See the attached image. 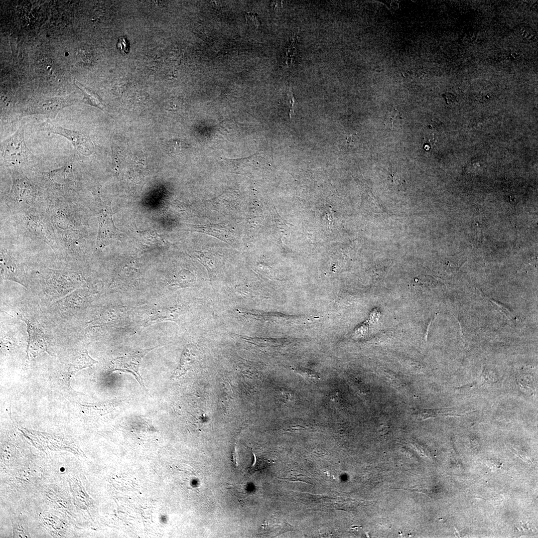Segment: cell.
<instances>
[{
  "instance_id": "9",
  "label": "cell",
  "mask_w": 538,
  "mask_h": 538,
  "mask_svg": "<svg viewBox=\"0 0 538 538\" xmlns=\"http://www.w3.org/2000/svg\"><path fill=\"white\" fill-rule=\"evenodd\" d=\"M21 320L27 325V332L28 334V345L26 352L28 349H45L47 351L45 336L43 332L40 329L38 324L21 315H19Z\"/></svg>"
},
{
  "instance_id": "15",
  "label": "cell",
  "mask_w": 538,
  "mask_h": 538,
  "mask_svg": "<svg viewBox=\"0 0 538 538\" xmlns=\"http://www.w3.org/2000/svg\"><path fill=\"white\" fill-rule=\"evenodd\" d=\"M518 36L525 41H532L537 37L534 30L528 26H520L517 30Z\"/></svg>"
},
{
  "instance_id": "7",
  "label": "cell",
  "mask_w": 538,
  "mask_h": 538,
  "mask_svg": "<svg viewBox=\"0 0 538 538\" xmlns=\"http://www.w3.org/2000/svg\"><path fill=\"white\" fill-rule=\"evenodd\" d=\"M0 273L3 279L10 280L27 287L22 266L15 258L1 251Z\"/></svg>"
},
{
  "instance_id": "4",
  "label": "cell",
  "mask_w": 538,
  "mask_h": 538,
  "mask_svg": "<svg viewBox=\"0 0 538 538\" xmlns=\"http://www.w3.org/2000/svg\"><path fill=\"white\" fill-rule=\"evenodd\" d=\"M157 347L131 351L115 359L112 362L113 371L131 374L143 389L146 388L139 373V368L143 357Z\"/></svg>"
},
{
  "instance_id": "8",
  "label": "cell",
  "mask_w": 538,
  "mask_h": 538,
  "mask_svg": "<svg viewBox=\"0 0 538 538\" xmlns=\"http://www.w3.org/2000/svg\"><path fill=\"white\" fill-rule=\"evenodd\" d=\"M180 312L179 306L150 309L143 316L142 326L144 327L165 321L177 322Z\"/></svg>"
},
{
  "instance_id": "2",
  "label": "cell",
  "mask_w": 538,
  "mask_h": 538,
  "mask_svg": "<svg viewBox=\"0 0 538 538\" xmlns=\"http://www.w3.org/2000/svg\"><path fill=\"white\" fill-rule=\"evenodd\" d=\"M99 191L93 193L99 227L97 246L103 248L112 240L119 239L120 234L113 220L111 205L101 200Z\"/></svg>"
},
{
  "instance_id": "1",
  "label": "cell",
  "mask_w": 538,
  "mask_h": 538,
  "mask_svg": "<svg viewBox=\"0 0 538 538\" xmlns=\"http://www.w3.org/2000/svg\"><path fill=\"white\" fill-rule=\"evenodd\" d=\"M0 155L8 168L20 169L34 166L39 162V159L26 144L23 126L1 142Z\"/></svg>"
},
{
  "instance_id": "3",
  "label": "cell",
  "mask_w": 538,
  "mask_h": 538,
  "mask_svg": "<svg viewBox=\"0 0 538 538\" xmlns=\"http://www.w3.org/2000/svg\"><path fill=\"white\" fill-rule=\"evenodd\" d=\"M39 127L42 131L66 137L72 144L75 152L79 155L88 156L93 152V144L83 133L55 125L49 120L42 123Z\"/></svg>"
},
{
  "instance_id": "11",
  "label": "cell",
  "mask_w": 538,
  "mask_h": 538,
  "mask_svg": "<svg viewBox=\"0 0 538 538\" xmlns=\"http://www.w3.org/2000/svg\"><path fill=\"white\" fill-rule=\"evenodd\" d=\"M195 358V355L192 347L186 346L182 353L179 364L174 371L171 378H178L185 374L191 368Z\"/></svg>"
},
{
  "instance_id": "21",
  "label": "cell",
  "mask_w": 538,
  "mask_h": 538,
  "mask_svg": "<svg viewBox=\"0 0 538 538\" xmlns=\"http://www.w3.org/2000/svg\"><path fill=\"white\" fill-rule=\"evenodd\" d=\"M62 468H61V469H60V470H61V471H64V469H62Z\"/></svg>"
},
{
  "instance_id": "12",
  "label": "cell",
  "mask_w": 538,
  "mask_h": 538,
  "mask_svg": "<svg viewBox=\"0 0 538 538\" xmlns=\"http://www.w3.org/2000/svg\"><path fill=\"white\" fill-rule=\"evenodd\" d=\"M75 84L82 91L84 95L82 101L85 104L96 107L103 110L104 109V105L101 98L97 94L85 87L75 80Z\"/></svg>"
},
{
  "instance_id": "13",
  "label": "cell",
  "mask_w": 538,
  "mask_h": 538,
  "mask_svg": "<svg viewBox=\"0 0 538 538\" xmlns=\"http://www.w3.org/2000/svg\"><path fill=\"white\" fill-rule=\"evenodd\" d=\"M97 362L89 355L88 352L86 351L77 357L71 366L77 370H79L91 367Z\"/></svg>"
},
{
  "instance_id": "18",
  "label": "cell",
  "mask_w": 538,
  "mask_h": 538,
  "mask_svg": "<svg viewBox=\"0 0 538 538\" xmlns=\"http://www.w3.org/2000/svg\"><path fill=\"white\" fill-rule=\"evenodd\" d=\"M128 43L127 41V39L124 37H120L117 43V47L120 50L123 52L126 53L129 50Z\"/></svg>"
},
{
  "instance_id": "14",
  "label": "cell",
  "mask_w": 538,
  "mask_h": 538,
  "mask_svg": "<svg viewBox=\"0 0 538 538\" xmlns=\"http://www.w3.org/2000/svg\"><path fill=\"white\" fill-rule=\"evenodd\" d=\"M403 119L404 118L401 112L395 109L387 114L384 121V124L387 127L393 130L397 125L400 124V121Z\"/></svg>"
},
{
  "instance_id": "5",
  "label": "cell",
  "mask_w": 538,
  "mask_h": 538,
  "mask_svg": "<svg viewBox=\"0 0 538 538\" xmlns=\"http://www.w3.org/2000/svg\"><path fill=\"white\" fill-rule=\"evenodd\" d=\"M47 277L48 289L52 293L61 296L77 288L79 285L78 275L74 272L53 270Z\"/></svg>"
},
{
  "instance_id": "20",
  "label": "cell",
  "mask_w": 538,
  "mask_h": 538,
  "mask_svg": "<svg viewBox=\"0 0 538 538\" xmlns=\"http://www.w3.org/2000/svg\"><path fill=\"white\" fill-rule=\"evenodd\" d=\"M444 97H445V99L448 104H452L455 101V96L451 94H445V95H444Z\"/></svg>"
},
{
  "instance_id": "17",
  "label": "cell",
  "mask_w": 538,
  "mask_h": 538,
  "mask_svg": "<svg viewBox=\"0 0 538 538\" xmlns=\"http://www.w3.org/2000/svg\"><path fill=\"white\" fill-rule=\"evenodd\" d=\"M287 101L288 106H289V109H290V117H291V115L293 114V109L294 108V106H295L296 104H298V103L296 101L295 98H294L291 87H290L288 89V92L287 93Z\"/></svg>"
},
{
  "instance_id": "19",
  "label": "cell",
  "mask_w": 538,
  "mask_h": 538,
  "mask_svg": "<svg viewBox=\"0 0 538 538\" xmlns=\"http://www.w3.org/2000/svg\"><path fill=\"white\" fill-rule=\"evenodd\" d=\"M246 20L251 25L258 26L260 24L256 15L252 13H248L246 15Z\"/></svg>"
},
{
  "instance_id": "10",
  "label": "cell",
  "mask_w": 538,
  "mask_h": 538,
  "mask_svg": "<svg viewBox=\"0 0 538 538\" xmlns=\"http://www.w3.org/2000/svg\"><path fill=\"white\" fill-rule=\"evenodd\" d=\"M126 311L123 306L111 307L102 312L96 319L91 321L90 324L93 327L115 325L124 317Z\"/></svg>"
},
{
  "instance_id": "16",
  "label": "cell",
  "mask_w": 538,
  "mask_h": 538,
  "mask_svg": "<svg viewBox=\"0 0 538 538\" xmlns=\"http://www.w3.org/2000/svg\"><path fill=\"white\" fill-rule=\"evenodd\" d=\"M297 39L298 36L297 35H295L292 38V41L290 42V46L287 49V50L286 52V56L287 57L286 59V63L287 65H288L289 60H290V64H291L293 60L294 59V57H295V54L296 53L295 46Z\"/></svg>"
},
{
  "instance_id": "6",
  "label": "cell",
  "mask_w": 538,
  "mask_h": 538,
  "mask_svg": "<svg viewBox=\"0 0 538 538\" xmlns=\"http://www.w3.org/2000/svg\"><path fill=\"white\" fill-rule=\"evenodd\" d=\"M75 101L69 98H51L35 101L26 109V114L43 115L53 119L58 112L64 107L71 105Z\"/></svg>"
}]
</instances>
